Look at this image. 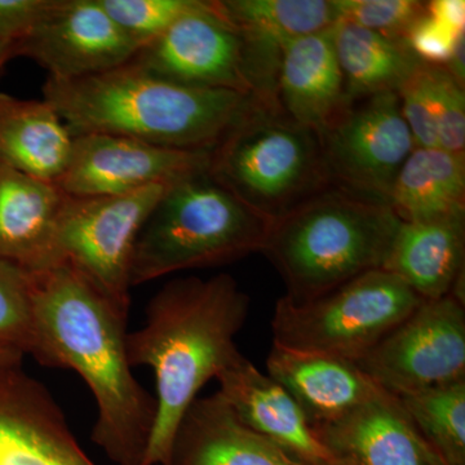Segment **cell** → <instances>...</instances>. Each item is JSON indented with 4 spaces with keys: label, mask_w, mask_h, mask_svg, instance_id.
I'll list each match as a JSON object with an SVG mask.
<instances>
[{
    "label": "cell",
    "mask_w": 465,
    "mask_h": 465,
    "mask_svg": "<svg viewBox=\"0 0 465 465\" xmlns=\"http://www.w3.org/2000/svg\"><path fill=\"white\" fill-rule=\"evenodd\" d=\"M25 354L15 348L0 345V370L23 365Z\"/></svg>",
    "instance_id": "836d02e7"
},
{
    "label": "cell",
    "mask_w": 465,
    "mask_h": 465,
    "mask_svg": "<svg viewBox=\"0 0 465 465\" xmlns=\"http://www.w3.org/2000/svg\"><path fill=\"white\" fill-rule=\"evenodd\" d=\"M341 465H440L399 397L382 394L331 423L314 428Z\"/></svg>",
    "instance_id": "2e32d148"
},
{
    "label": "cell",
    "mask_w": 465,
    "mask_h": 465,
    "mask_svg": "<svg viewBox=\"0 0 465 465\" xmlns=\"http://www.w3.org/2000/svg\"><path fill=\"white\" fill-rule=\"evenodd\" d=\"M66 198L56 183L0 161V262L26 272L45 269Z\"/></svg>",
    "instance_id": "44dd1931"
},
{
    "label": "cell",
    "mask_w": 465,
    "mask_h": 465,
    "mask_svg": "<svg viewBox=\"0 0 465 465\" xmlns=\"http://www.w3.org/2000/svg\"><path fill=\"white\" fill-rule=\"evenodd\" d=\"M130 63L173 84L255 94L240 34L220 14L215 0H195Z\"/></svg>",
    "instance_id": "8fae6325"
},
{
    "label": "cell",
    "mask_w": 465,
    "mask_h": 465,
    "mask_svg": "<svg viewBox=\"0 0 465 465\" xmlns=\"http://www.w3.org/2000/svg\"><path fill=\"white\" fill-rule=\"evenodd\" d=\"M220 14L243 43L244 65L259 99L275 105L281 51L299 36L335 23L331 0H215Z\"/></svg>",
    "instance_id": "9a60e30c"
},
{
    "label": "cell",
    "mask_w": 465,
    "mask_h": 465,
    "mask_svg": "<svg viewBox=\"0 0 465 465\" xmlns=\"http://www.w3.org/2000/svg\"><path fill=\"white\" fill-rule=\"evenodd\" d=\"M34 349L42 366L84 379L97 406L92 440L116 465H146L157 400L137 381L125 351L128 318L67 265L29 272Z\"/></svg>",
    "instance_id": "6da1fadb"
},
{
    "label": "cell",
    "mask_w": 465,
    "mask_h": 465,
    "mask_svg": "<svg viewBox=\"0 0 465 465\" xmlns=\"http://www.w3.org/2000/svg\"><path fill=\"white\" fill-rule=\"evenodd\" d=\"M43 99L73 136L118 134L189 152H213L266 104L255 94L173 84L133 63L72 81L47 78Z\"/></svg>",
    "instance_id": "3957f363"
},
{
    "label": "cell",
    "mask_w": 465,
    "mask_h": 465,
    "mask_svg": "<svg viewBox=\"0 0 465 465\" xmlns=\"http://www.w3.org/2000/svg\"><path fill=\"white\" fill-rule=\"evenodd\" d=\"M250 311V298L229 274L177 278L153 296L145 323L127 333L131 367L154 372L157 420L146 465H170L183 416L213 378L240 356L235 336Z\"/></svg>",
    "instance_id": "7a4b0ae2"
},
{
    "label": "cell",
    "mask_w": 465,
    "mask_h": 465,
    "mask_svg": "<svg viewBox=\"0 0 465 465\" xmlns=\"http://www.w3.org/2000/svg\"><path fill=\"white\" fill-rule=\"evenodd\" d=\"M219 394L242 423L311 465H341L313 424L280 382L262 374L243 354L217 375Z\"/></svg>",
    "instance_id": "e0dca14e"
},
{
    "label": "cell",
    "mask_w": 465,
    "mask_h": 465,
    "mask_svg": "<svg viewBox=\"0 0 465 465\" xmlns=\"http://www.w3.org/2000/svg\"><path fill=\"white\" fill-rule=\"evenodd\" d=\"M52 0H0V45H16L50 8ZM16 56V54H15Z\"/></svg>",
    "instance_id": "d6a6232c"
},
{
    "label": "cell",
    "mask_w": 465,
    "mask_h": 465,
    "mask_svg": "<svg viewBox=\"0 0 465 465\" xmlns=\"http://www.w3.org/2000/svg\"><path fill=\"white\" fill-rule=\"evenodd\" d=\"M401 113L414 139L415 148H439L430 66L420 63L397 90Z\"/></svg>",
    "instance_id": "1f68e13d"
},
{
    "label": "cell",
    "mask_w": 465,
    "mask_h": 465,
    "mask_svg": "<svg viewBox=\"0 0 465 465\" xmlns=\"http://www.w3.org/2000/svg\"><path fill=\"white\" fill-rule=\"evenodd\" d=\"M116 25L140 48L162 35L195 0H100Z\"/></svg>",
    "instance_id": "f546056e"
},
{
    "label": "cell",
    "mask_w": 465,
    "mask_h": 465,
    "mask_svg": "<svg viewBox=\"0 0 465 465\" xmlns=\"http://www.w3.org/2000/svg\"><path fill=\"white\" fill-rule=\"evenodd\" d=\"M331 3L335 21H348L385 38L403 42L427 9V2L416 0H331Z\"/></svg>",
    "instance_id": "f1b7e54d"
},
{
    "label": "cell",
    "mask_w": 465,
    "mask_h": 465,
    "mask_svg": "<svg viewBox=\"0 0 465 465\" xmlns=\"http://www.w3.org/2000/svg\"><path fill=\"white\" fill-rule=\"evenodd\" d=\"M440 465H445V464H443V463H442V464H440Z\"/></svg>",
    "instance_id": "d590c367"
},
{
    "label": "cell",
    "mask_w": 465,
    "mask_h": 465,
    "mask_svg": "<svg viewBox=\"0 0 465 465\" xmlns=\"http://www.w3.org/2000/svg\"><path fill=\"white\" fill-rule=\"evenodd\" d=\"M266 367L269 376L289 391L314 428L338 420L388 393L356 362L330 354L290 351L273 344Z\"/></svg>",
    "instance_id": "ffe728a7"
},
{
    "label": "cell",
    "mask_w": 465,
    "mask_h": 465,
    "mask_svg": "<svg viewBox=\"0 0 465 465\" xmlns=\"http://www.w3.org/2000/svg\"><path fill=\"white\" fill-rule=\"evenodd\" d=\"M273 223L210 171L183 177L167 189L137 235L131 286L262 252Z\"/></svg>",
    "instance_id": "5b68a950"
},
{
    "label": "cell",
    "mask_w": 465,
    "mask_h": 465,
    "mask_svg": "<svg viewBox=\"0 0 465 465\" xmlns=\"http://www.w3.org/2000/svg\"><path fill=\"white\" fill-rule=\"evenodd\" d=\"M464 217L401 222L381 269L397 275L420 299L448 296L464 278Z\"/></svg>",
    "instance_id": "7402d4cb"
},
{
    "label": "cell",
    "mask_w": 465,
    "mask_h": 465,
    "mask_svg": "<svg viewBox=\"0 0 465 465\" xmlns=\"http://www.w3.org/2000/svg\"><path fill=\"white\" fill-rule=\"evenodd\" d=\"M0 345L32 356L34 316L29 272L0 262Z\"/></svg>",
    "instance_id": "83f0119b"
},
{
    "label": "cell",
    "mask_w": 465,
    "mask_h": 465,
    "mask_svg": "<svg viewBox=\"0 0 465 465\" xmlns=\"http://www.w3.org/2000/svg\"><path fill=\"white\" fill-rule=\"evenodd\" d=\"M421 302L397 275L375 269L309 302L282 296L272 320L273 344L356 362Z\"/></svg>",
    "instance_id": "52a82bcc"
},
{
    "label": "cell",
    "mask_w": 465,
    "mask_h": 465,
    "mask_svg": "<svg viewBox=\"0 0 465 465\" xmlns=\"http://www.w3.org/2000/svg\"><path fill=\"white\" fill-rule=\"evenodd\" d=\"M318 137L331 185L384 203L415 148L397 92L351 101Z\"/></svg>",
    "instance_id": "30bf717a"
},
{
    "label": "cell",
    "mask_w": 465,
    "mask_h": 465,
    "mask_svg": "<svg viewBox=\"0 0 465 465\" xmlns=\"http://www.w3.org/2000/svg\"><path fill=\"white\" fill-rule=\"evenodd\" d=\"M208 171L272 220L331 185L318 134L268 104L211 152Z\"/></svg>",
    "instance_id": "8992f818"
},
{
    "label": "cell",
    "mask_w": 465,
    "mask_h": 465,
    "mask_svg": "<svg viewBox=\"0 0 465 465\" xmlns=\"http://www.w3.org/2000/svg\"><path fill=\"white\" fill-rule=\"evenodd\" d=\"M139 50L100 0H52L15 54L35 61L48 78L72 81L124 65Z\"/></svg>",
    "instance_id": "4fadbf2b"
},
{
    "label": "cell",
    "mask_w": 465,
    "mask_h": 465,
    "mask_svg": "<svg viewBox=\"0 0 465 465\" xmlns=\"http://www.w3.org/2000/svg\"><path fill=\"white\" fill-rule=\"evenodd\" d=\"M356 365L401 397L465 379V308L457 296L423 300Z\"/></svg>",
    "instance_id": "9c48e42d"
},
{
    "label": "cell",
    "mask_w": 465,
    "mask_h": 465,
    "mask_svg": "<svg viewBox=\"0 0 465 465\" xmlns=\"http://www.w3.org/2000/svg\"><path fill=\"white\" fill-rule=\"evenodd\" d=\"M274 100L284 115L318 136L347 109L351 101L333 48L331 26L284 45Z\"/></svg>",
    "instance_id": "ac0fdd59"
},
{
    "label": "cell",
    "mask_w": 465,
    "mask_h": 465,
    "mask_svg": "<svg viewBox=\"0 0 465 465\" xmlns=\"http://www.w3.org/2000/svg\"><path fill=\"white\" fill-rule=\"evenodd\" d=\"M401 220L387 203L329 185L274 220L264 253L295 302L381 269Z\"/></svg>",
    "instance_id": "277c9868"
},
{
    "label": "cell",
    "mask_w": 465,
    "mask_h": 465,
    "mask_svg": "<svg viewBox=\"0 0 465 465\" xmlns=\"http://www.w3.org/2000/svg\"><path fill=\"white\" fill-rule=\"evenodd\" d=\"M211 152L163 148L108 134L74 136L72 155L56 183L70 197H114L173 185L210 168Z\"/></svg>",
    "instance_id": "7c38bea8"
},
{
    "label": "cell",
    "mask_w": 465,
    "mask_h": 465,
    "mask_svg": "<svg viewBox=\"0 0 465 465\" xmlns=\"http://www.w3.org/2000/svg\"><path fill=\"white\" fill-rule=\"evenodd\" d=\"M170 465H311L242 423L216 391L186 410Z\"/></svg>",
    "instance_id": "d6986e66"
},
{
    "label": "cell",
    "mask_w": 465,
    "mask_h": 465,
    "mask_svg": "<svg viewBox=\"0 0 465 465\" xmlns=\"http://www.w3.org/2000/svg\"><path fill=\"white\" fill-rule=\"evenodd\" d=\"M387 203L403 223L465 215V154L414 148Z\"/></svg>",
    "instance_id": "cb8c5ba5"
},
{
    "label": "cell",
    "mask_w": 465,
    "mask_h": 465,
    "mask_svg": "<svg viewBox=\"0 0 465 465\" xmlns=\"http://www.w3.org/2000/svg\"><path fill=\"white\" fill-rule=\"evenodd\" d=\"M465 3L463 0L427 2L423 16L407 34L405 42L421 63L446 66L464 41Z\"/></svg>",
    "instance_id": "4316f807"
},
{
    "label": "cell",
    "mask_w": 465,
    "mask_h": 465,
    "mask_svg": "<svg viewBox=\"0 0 465 465\" xmlns=\"http://www.w3.org/2000/svg\"><path fill=\"white\" fill-rule=\"evenodd\" d=\"M430 66L439 148L465 154L464 85L446 67Z\"/></svg>",
    "instance_id": "4dcf8cb0"
},
{
    "label": "cell",
    "mask_w": 465,
    "mask_h": 465,
    "mask_svg": "<svg viewBox=\"0 0 465 465\" xmlns=\"http://www.w3.org/2000/svg\"><path fill=\"white\" fill-rule=\"evenodd\" d=\"M0 465H96L50 391L21 366L0 370Z\"/></svg>",
    "instance_id": "5bb4252c"
},
{
    "label": "cell",
    "mask_w": 465,
    "mask_h": 465,
    "mask_svg": "<svg viewBox=\"0 0 465 465\" xmlns=\"http://www.w3.org/2000/svg\"><path fill=\"white\" fill-rule=\"evenodd\" d=\"M74 136L47 100L0 92V161L57 183L69 164Z\"/></svg>",
    "instance_id": "603a6c76"
},
{
    "label": "cell",
    "mask_w": 465,
    "mask_h": 465,
    "mask_svg": "<svg viewBox=\"0 0 465 465\" xmlns=\"http://www.w3.org/2000/svg\"><path fill=\"white\" fill-rule=\"evenodd\" d=\"M336 57L349 100L397 92L421 63L403 41L336 20L331 25Z\"/></svg>",
    "instance_id": "d4e9b609"
},
{
    "label": "cell",
    "mask_w": 465,
    "mask_h": 465,
    "mask_svg": "<svg viewBox=\"0 0 465 465\" xmlns=\"http://www.w3.org/2000/svg\"><path fill=\"white\" fill-rule=\"evenodd\" d=\"M399 399L442 463L465 465V379Z\"/></svg>",
    "instance_id": "484cf974"
},
{
    "label": "cell",
    "mask_w": 465,
    "mask_h": 465,
    "mask_svg": "<svg viewBox=\"0 0 465 465\" xmlns=\"http://www.w3.org/2000/svg\"><path fill=\"white\" fill-rule=\"evenodd\" d=\"M15 47L12 45H0V72L11 58H15Z\"/></svg>",
    "instance_id": "e575fe53"
},
{
    "label": "cell",
    "mask_w": 465,
    "mask_h": 465,
    "mask_svg": "<svg viewBox=\"0 0 465 465\" xmlns=\"http://www.w3.org/2000/svg\"><path fill=\"white\" fill-rule=\"evenodd\" d=\"M170 186H150L114 197L67 195L45 268L69 266L118 313L128 318L134 243L146 219Z\"/></svg>",
    "instance_id": "ba28073f"
}]
</instances>
